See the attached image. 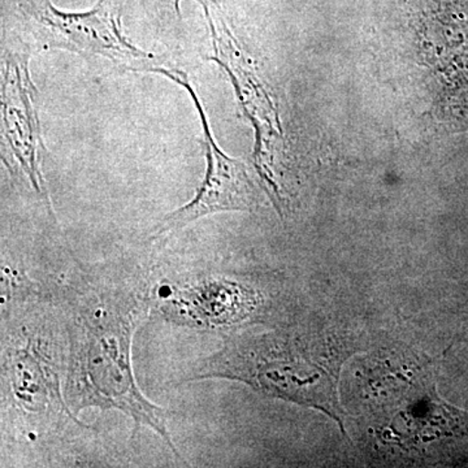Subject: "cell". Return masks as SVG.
Here are the masks:
<instances>
[{
	"label": "cell",
	"instance_id": "1",
	"mask_svg": "<svg viewBox=\"0 0 468 468\" xmlns=\"http://www.w3.org/2000/svg\"><path fill=\"white\" fill-rule=\"evenodd\" d=\"M324 350L288 335H239L199 362L184 381H242L266 396L323 410L341 423L343 411L335 399L338 362Z\"/></svg>",
	"mask_w": 468,
	"mask_h": 468
},
{
	"label": "cell",
	"instance_id": "2",
	"mask_svg": "<svg viewBox=\"0 0 468 468\" xmlns=\"http://www.w3.org/2000/svg\"><path fill=\"white\" fill-rule=\"evenodd\" d=\"M133 319L107 309L84 315L72 341L67 401L76 411L85 408L117 409L133 419V433L153 428L178 455L167 430L168 412L154 405L135 384L131 363Z\"/></svg>",
	"mask_w": 468,
	"mask_h": 468
},
{
	"label": "cell",
	"instance_id": "3",
	"mask_svg": "<svg viewBox=\"0 0 468 468\" xmlns=\"http://www.w3.org/2000/svg\"><path fill=\"white\" fill-rule=\"evenodd\" d=\"M27 9L45 48L104 58L129 70L150 72L154 57L125 38L117 0H100L86 12L60 11L50 0H34Z\"/></svg>",
	"mask_w": 468,
	"mask_h": 468
},
{
	"label": "cell",
	"instance_id": "4",
	"mask_svg": "<svg viewBox=\"0 0 468 468\" xmlns=\"http://www.w3.org/2000/svg\"><path fill=\"white\" fill-rule=\"evenodd\" d=\"M154 72L163 73L174 80L177 84L183 85L189 92L196 103L199 116H201L203 144H205L206 156H207V172L205 180L192 202L176 209L167 215L154 229L155 236L168 232H176L207 215L223 211H242L254 206L255 193L245 165L239 160L228 158L221 153L212 138L208 128L205 110H203L198 95L193 90L192 85L177 70L156 68Z\"/></svg>",
	"mask_w": 468,
	"mask_h": 468
},
{
	"label": "cell",
	"instance_id": "5",
	"mask_svg": "<svg viewBox=\"0 0 468 468\" xmlns=\"http://www.w3.org/2000/svg\"><path fill=\"white\" fill-rule=\"evenodd\" d=\"M26 58L8 54L3 73V122L5 143L15 162L20 165L30 184L42 193L38 168V115L34 106L36 89L27 73Z\"/></svg>",
	"mask_w": 468,
	"mask_h": 468
},
{
	"label": "cell",
	"instance_id": "6",
	"mask_svg": "<svg viewBox=\"0 0 468 468\" xmlns=\"http://www.w3.org/2000/svg\"><path fill=\"white\" fill-rule=\"evenodd\" d=\"M159 2L174 3L176 7H177L178 3H180V0H159Z\"/></svg>",
	"mask_w": 468,
	"mask_h": 468
}]
</instances>
